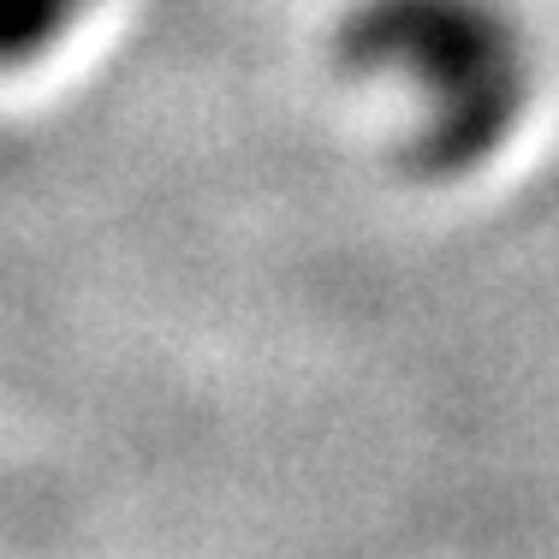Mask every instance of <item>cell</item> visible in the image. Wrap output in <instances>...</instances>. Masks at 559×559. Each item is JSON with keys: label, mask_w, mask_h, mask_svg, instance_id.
Returning a JSON list of instances; mask_svg holds the SVG:
<instances>
[{"label": "cell", "mask_w": 559, "mask_h": 559, "mask_svg": "<svg viewBox=\"0 0 559 559\" xmlns=\"http://www.w3.org/2000/svg\"><path fill=\"white\" fill-rule=\"evenodd\" d=\"M352 66L388 78L441 162H471L524 108V48L488 0H369L345 31Z\"/></svg>", "instance_id": "1"}, {"label": "cell", "mask_w": 559, "mask_h": 559, "mask_svg": "<svg viewBox=\"0 0 559 559\" xmlns=\"http://www.w3.org/2000/svg\"><path fill=\"white\" fill-rule=\"evenodd\" d=\"M78 0H0V60H36L72 31Z\"/></svg>", "instance_id": "2"}]
</instances>
